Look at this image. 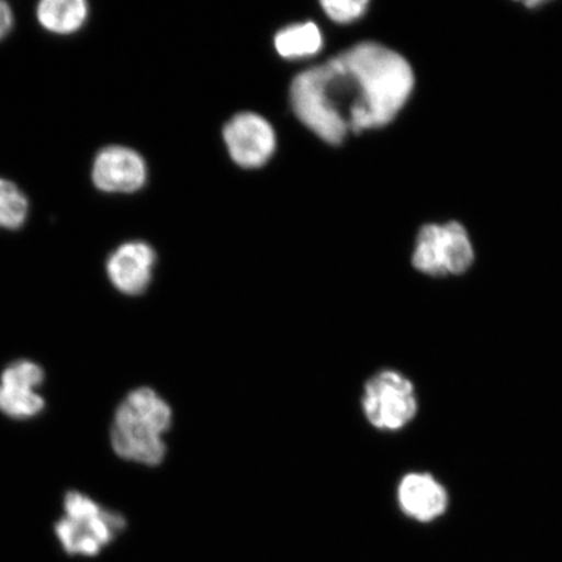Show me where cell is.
Returning <instances> with one entry per match:
<instances>
[{"instance_id": "6da1fadb", "label": "cell", "mask_w": 562, "mask_h": 562, "mask_svg": "<svg viewBox=\"0 0 562 562\" xmlns=\"http://www.w3.org/2000/svg\"><path fill=\"white\" fill-rule=\"evenodd\" d=\"M413 87L409 63L390 48L368 42L302 72L292 83L291 98L300 121L336 145L349 132L389 124L404 108Z\"/></svg>"}, {"instance_id": "7a4b0ae2", "label": "cell", "mask_w": 562, "mask_h": 562, "mask_svg": "<svg viewBox=\"0 0 562 562\" xmlns=\"http://www.w3.org/2000/svg\"><path fill=\"white\" fill-rule=\"evenodd\" d=\"M171 406L149 386L128 393L115 412L111 446L126 461L158 467L165 461V435L172 426Z\"/></svg>"}, {"instance_id": "3957f363", "label": "cell", "mask_w": 562, "mask_h": 562, "mask_svg": "<svg viewBox=\"0 0 562 562\" xmlns=\"http://www.w3.org/2000/svg\"><path fill=\"white\" fill-rule=\"evenodd\" d=\"M65 512L55 525V536L70 557L94 558L125 530L121 513L102 508L81 492H68Z\"/></svg>"}, {"instance_id": "277c9868", "label": "cell", "mask_w": 562, "mask_h": 562, "mask_svg": "<svg viewBox=\"0 0 562 562\" xmlns=\"http://www.w3.org/2000/svg\"><path fill=\"white\" fill-rule=\"evenodd\" d=\"M361 406L369 424L385 432L402 430L418 412L413 383L395 370H383L369 379Z\"/></svg>"}, {"instance_id": "5b68a950", "label": "cell", "mask_w": 562, "mask_h": 562, "mask_svg": "<svg viewBox=\"0 0 562 562\" xmlns=\"http://www.w3.org/2000/svg\"><path fill=\"white\" fill-rule=\"evenodd\" d=\"M474 261V250L460 223L431 224L420 231L413 265L431 277L460 276Z\"/></svg>"}, {"instance_id": "8992f818", "label": "cell", "mask_w": 562, "mask_h": 562, "mask_svg": "<svg viewBox=\"0 0 562 562\" xmlns=\"http://www.w3.org/2000/svg\"><path fill=\"white\" fill-rule=\"evenodd\" d=\"M45 381L38 363L20 360L0 375V412L13 419H30L45 409V400L37 390Z\"/></svg>"}, {"instance_id": "52a82bcc", "label": "cell", "mask_w": 562, "mask_h": 562, "mask_svg": "<svg viewBox=\"0 0 562 562\" xmlns=\"http://www.w3.org/2000/svg\"><path fill=\"white\" fill-rule=\"evenodd\" d=\"M232 159L246 168L261 167L276 150V133L263 117L236 115L223 132Z\"/></svg>"}, {"instance_id": "ba28073f", "label": "cell", "mask_w": 562, "mask_h": 562, "mask_svg": "<svg viewBox=\"0 0 562 562\" xmlns=\"http://www.w3.org/2000/svg\"><path fill=\"white\" fill-rule=\"evenodd\" d=\"M91 179L104 193H135L145 184L146 164L130 147H104L94 159Z\"/></svg>"}, {"instance_id": "9c48e42d", "label": "cell", "mask_w": 562, "mask_h": 562, "mask_svg": "<svg viewBox=\"0 0 562 562\" xmlns=\"http://www.w3.org/2000/svg\"><path fill=\"white\" fill-rule=\"evenodd\" d=\"M157 256L145 243H126L109 258L105 270L111 284L126 296H138L150 285Z\"/></svg>"}, {"instance_id": "30bf717a", "label": "cell", "mask_w": 562, "mask_h": 562, "mask_svg": "<svg viewBox=\"0 0 562 562\" xmlns=\"http://www.w3.org/2000/svg\"><path fill=\"white\" fill-rule=\"evenodd\" d=\"M400 509L413 521L428 524L440 518L448 509L447 490L427 473H411L397 487Z\"/></svg>"}, {"instance_id": "8fae6325", "label": "cell", "mask_w": 562, "mask_h": 562, "mask_svg": "<svg viewBox=\"0 0 562 562\" xmlns=\"http://www.w3.org/2000/svg\"><path fill=\"white\" fill-rule=\"evenodd\" d=\"M88 15L89 5L83 0H44L37 9L40 24L56 34L80 31Z\"/></svg>"}, {"instance_id": "7c38bea8", "label": "cell", "mask_w": 562, "mask_h": 562, "mask_svg": "<svg viewBox=\"0 0 562 562\" xmlns=\"http://www.w3.org/2000/svg\"><path fill=\"white\" fill-rule=\"evenodd\" d=\"M322 34L313 23L293 25L278 33L276 46L278 53L286 59L307 58L322 48Z\"/></svg>"}, {"instance_id": "4fadbf2b", "label": "cell", "mask_w": 562, "mask_h": 562, "mask_svg": "<svg viewBox=\"0 0 562 562\" xmlns=\"http://www.w3.org/2000/svg\"><path fill=\"white\" fill-rule=\"evenodd\" d=\"M30 202L18 186L0 178V228L19 229L24 226Z\"/></svg>"}, {"instance_id": "5bb4252c", "label": "cell", "mask_w": 562, "mask_h": 562, "mask_svg": "<svg viewBox=\"0 0 562 562\" xmlns=\"http://www.w3.org/2000/svg\"><path fill=\"white\" fill-rule=\"evenodd\" d=\"M368 0H325L322 2L327 15L337 23H349L360 19L368 9Z\"/></svg>"}, {"instance_id": "9a60e30c", "label": "cell", "mask_w": 562, "mask_h": 562, "mask_svg": "<svg viewBox=\"0 0 562 562\" xmlns=\"http://www.w3.org/2000/svg\"><path fill=\"white\" fill-rule=\"evenodd\" d=\"M13 15L11 7L4 2H0V40H3L12 30Z\"/></svg>"}]
</instances>
